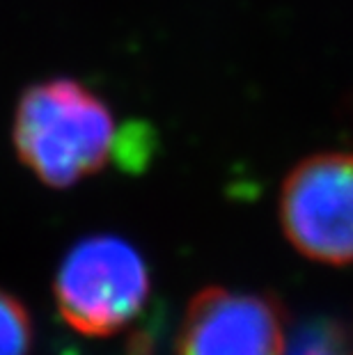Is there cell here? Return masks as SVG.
Wrapping results in <instances>:
<instances>
[{
  "label": "cell",
  "mask_w": 353,
  "mask_h": 355,
  "mask_svg": "<svg viewBox=\"0 0 353 355\" xmlns=\"http://www.w3.org/2000/svg\"><path fill=\"white\" fill-rule=\"evenodd\" d=\"M284 309L266 293L207 286L186 309L177 355H284Z\"/></svg>",
  "instance_id": "obj_4"
},
{
  "label": "cell",
  "mask_w": 353,
  "mask_h": 355,
  "mask_svg": "<svg viewBox=\"0 0 353 355\" xmlns=\"http://www.w3.org/2000/svg\"><path fill=\"white\" fill-rule=\"evenodd\" d=\"M284 236L314 261H353V154L326 152L300 161L280 193Z\"/></svg>",
  "instance_id": "obj_3"
},
{
  "label": "cell",
  "mask_w": 353,
  "mask_h": 355,
  "mask_svg": "<svg viewBox=\"0 0 353 355\" xmlns=\"http://www.w3.org/2000/svg\"><path fill=\"white\" fill-rule=\"evenodd\" d=\"M53 293L67 326L87 337H108L136 323L152 293V277L136 245L99 234L64 254Z\"/></svg>",
  "instance_id": "obj_2"
},
{
  "label": "cell",
  "mask_w": 353,
  "mask_h": 355,
  "mask_svg": "<svg viewBox=\"0 0 353 355\" xmlns=\"http://www.w3.org/2000/svg\"><path fill=\"white\" fill-rule=\"evenodd\" d=\"M33 319L26 305L0 289V355H30Z\"/></svg>",
  "instance_id": "obj_5"
},
{
  "label": "cell",
  "mask_w": 353,
  "mask_h": 355,
  "mask_svg": "<svg viewBox=\"0 0 353 355\" xmlns=\"http://www.w3.org/2000/svg\"><path fill=\"white\" fill-rule=\"evenodd\" d=\"M21 163L51 188H69L108 165L138 172L149 163L154 133L119 126L110 105L71 78H51L21 94L14 115Z\"/></svg>",
  "instance_id": "obj_1"
}]
</instances>
